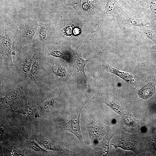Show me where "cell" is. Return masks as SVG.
Listing matches in <instances>:
<instances>
[{
	"label": "cell",
	"mask_w": 156,
	"mask_h": 156,
	"mask_svg": "<svg viewBox=\"0 0 156 156\" xmlns=\"http://www.w3.org/2000/svg\"><path fill=\"white\" fill-rule=\"evenodd\" d=\"M88 101L82 103L78 107L76 111L71 119L64 125L63 130L74 134L82 143V136L80 129V117L82 110Z\"/></svg>",
	"instance_id": "obj_1"
},
{
	"label": "cell",
	"mask_w": 156,
	"mask_h": 156,
	"mask_svg": "<svg viewBox=\"0 0 156 156\" xmlns=\"http://www.w3.org/2000/svg\"><path fill=\"white\" fill-rule=\"evenodd\" d=\"M12 46L11 40L6 30H2L0 33V53L6 65H12Z\"/></svg>",
	"instance_id": "obj_2"
},
{
	"label": "cell",
	"mask_w": 156,
	"mask_h": 156,
	"mask_svg": "<svg viewBox=\"0 0 156 156\" xmlns=\"http://www.w3.org/2000/svg\"><path fill=\"white\" fill-rule=\"evenodd\" d=\"M127 11L120 5L118 0H107L104 11V15L112 20L119 21Z\"/></svg>",
	"instance_id": "obj_3"
},
{
	"label": "cell",
	"mask_w": 156,
	"mask_h": 156,
	"mask_svg": "<svg viewBox=\"0 0 156 156\" xmlns=\"http://www.w3.org/2000/svg\"><path fill=\"white\" fill-rule=\"evenodd\" d=\"M39 26L36 23L31 22L22 27L17 35L18 44L24 45L30 42L35 35Z\"/></svg>",
	"instance_id": "obj_4"
},
{
	"label": "cell",
	"mask_w": 156,
	"mask_h": 156,
	"mask_svg": "<svg viewBox=\"0 0 156 156\" xmlns=\"http://www.w3.org/2000/svg\"><path fill=\"white\" fill-rule=\"evenodd\" d=\"M139 12L127 11L120 19V22L122 24L140 27L147 26L148 23L145 18Z\"/></svg>",
	"instance_id": "obj_5"
},
{
	"label": "cell",
	"mask_w": 156,
	"mask_h": 156,
	"mask_svg": "<svg viewBox=\"0 0 156 156\" xmlns=\"http://www.w3.org/2000/svg\"><path fill=\"white\" fill-rule=\"evenodd\" d=\"M87 130L91 144L96 145L103 135V131L101 126L93 122L88 126Z\"/></svg>",
	"instance_id": "obj_6"
},
{
	"label": "cell",
	"mask_w": 156,
	"mask_h": 156,
	"mask_svg": "<svg viewBox=\"0 0 156 156\" xmlns=\"http://www.w3.org/2000/svg\"><path fill=\"white\" fill-rule=\"evenodd\" d=\"M131 11L143 12L148 4V0H120Z\"/></svg>",
	"instance_id": "obj_7"
},
{
	"label": "cell",
	"mask_w": 156,
	"mask_h": 156,
	"mask_svg": "<svg viewBox=\"0 0 156 156\" xmlns=\"http://www.w3.org/2000/svg\"><path fill=\"white\" fill-rule=\"evenodd\" d=\"M113 135L112 134H107L96 146V151L101 155L106 156L107 154L109 142Z\"/></svg>",
	"instance_id": "obj_8"
},
{
	"label": "cell",
	"mask_w": 156,
	"mask_h": 156,
	"mask_svg": "<svg viewBox=\"0 0 156 156\" xmlns=\"http://www.w3.org/2000/svg\"><path fill=\"white\" fill-rule=\"evenodd\" d=\"M155 86L153 82L148 83L142 87L139 91L140 97L146 99L151 97L155 91Z\"/></svg>",
	"instance_id": "obj_9"
},
{
	"label": "cell",
	"mask_w": 156,
	"mask_h": 156,
	"mask_svg": "<svg viewBox=\"0 0 156 156\" xmlns=\"http://www.w3.org/2000/svg\"><path fill=\"white\" fill-rule=\"evenodd\" d=\"M104 102L113 110L120 114H122L123 112L121 107L119 106V103L113 95L108 94L105 99Z\"/></svg>",
	"instance_id": "obj_10"
},
{
	"label": "cell",
	"mask_w": 156,
	"mask_h": 156,
	"mask_svg": "<svg viewBox=\"0 0 156 156\" xmlns=\"http://www.w3.org/2000/svg\"><path fill=\"white\" fill-rule=\"evenodd\" d=\"M143 12L156 21V0H148L147 5Z\"/></svg>",
	"instance_id": "obj_11"
},
{
	"label": "cell",
	"mask_w": 156,
	"mask_h": 156,
	"mask_svg": "<svg viewBox=\"0 0 156 156\" xmlns=\"http://www.w3.org/2000/svg\"><path fill=\"white\" fill-rule=\"evenodd\" d=\"M22 87L19 86L15 88L3 98V101L1 102L5 104H8L13 102L18 97L20 91L22 90Z\"/></svg>",
	"instance_id": "obj_12"
},
{
	"label": "cell",
	"mask_w": 156,
	"mask_h": 156,
	"mask_svg": "<svg viewBox=\"0 0 156 156\" xmlns=\"http://www.w3.org/2000/svg\"><path fill=\"white\" fill-rule=\"evenodd\" d=\"M76 61L78 70L83 76L88 77L84 72V69L88 60H85L83 59L81 54L77 53L76 54Z\"/></svg>",
	"instance_id": "obj_13"
},
{
	"label": "cell",
	"mask_w": 156,
	"mask_h": 156,
	"mask_svg": "<svg viewBox=\"0 0 156 156\" xmlns=\"http://www.w3.org/2000/svg\"><path fill=\"white\" fill-rule=\"evenodd\" d=\"M49 27L46 24H42L39 26L36 31L37 38L41 41L45 40L48 35Z\"/></svg>",
	"instance_id": "obj_14"
},
{
	"label": "cell",
	"mask_w": 156,
	"mask_h": 156,
	"mask_svg": "<svg viewBox=\"0 0 156 156\" xmlns=\"http://www.w3.org/2000/svg\"><path fill=\"white\" fill-rule=\"evenodd\" d=\"M36 55L35 54H29L26 56L22 67L23 72L25 74H27L30 70Z\"/></svg>",
	"instance_id": "obj_15"
},
{
	"label": "cell",
	"mask_w": 156,
	"mask_h": 156,
	"mask_svg": "<svg viewBox=\"0 0 156 156\" xmlns=\"http://www.w3.org/2000/svg\"><path fill=\"white\" fill-rule=\"evenodd\" d=\"M113 145L116 148L120 147L125 149L132 150L135 152V148L134 145L127 140L117 141L114 142Z\"/></svg>",
	"instance_id": "obj_16"
},
{
	"label": "cell",
	"mask_w": 156,
	"mask_h": 156,
	"mask_svg": "<svg viewBox=\"0 0 156 156\" xmlns=\"http://www.w3.org/2000/svg\"><path fill=\"white\" fill-rule=\"evenodd\" d=\"M38 57L35 56L31 66L30 75L31 77L34 79L38 74L40 69V65Z\"/></svg>",
	"instance_id": "obj_17"
},
{
	"label": "cell",
	"mask_w": 156,
	"mask_h": 156,
	"mask_svg": "<svg viewBox=\"0 0 156 156\" xmlns=\"http://www.w3.org/2000/svg\"><path fill=\"white\" fill-rule=\"evenodd\" d=\"M141 28L145 35L156 44V31L148 26Z\"/></svg>",
	"instance_id": "obj_18"
},
{
	"label": "cell",
	"mask_w": 156,
	"mask_h": 156,
	"mask_svg": "<svg viewBox=\"0 0 156 156\" xmlns=\"http://www.w3.org/2000/svg\"><path fill=\"white\" fill-rule=\"evenodd\" d=\"M99 0H86V3L83 5L82 8L89 12L94 11L97 8Z\"/></svg>",
	"instance_id": "obj_19"
},
{
	"label": "cell",
	"mask_w": 156,
	"mask_h": 156,
	"mask_svg": "<svg viewBox=\"0 0 156 156\" xmlns=\"http://www.w3.org/2000/svg\"><path fill=\"white\" fill-rule=\"evenodd\" d=\"M68 5L73 8L77 14L81 13L82 9L81 0H67Z\"/></svg>",
	"instance_id": "obj_20"
},
{
	"label": "cell",
	"mask_w": 156,
	"mask_h": 156,
	"mask_svg": "<svg viewBox=\"0 0 156 156\" xmlns=\"http://www.w3.org/2000/svg\"><path fill=\"white\" fill-rule=\"evenodd\" d=\"M50 55L53 56L61 58L66 60L68 63L70 62V55L66 53L62 52L60 51L56 50L51 52Z\"/></svg>",
	"instance_id": "obj_21"
},
{
	"label": "cell",
	"mask_w": 156,
	"mask_h": 156,
	"mask_svg": "<svg viewBox=\"0 0 156 156\" xmlns=\"http://www.w3.org/2000/svg\"><path fill=\"white\" fill-rule=\"evenodd\" d=\"M57 98H52L47 100L44 104V107L46 109H49L52 108L56 103Z\"/></svg>",
	"instance_id": "obj_22"
},
{
	"label": "cell",
	"mask_w": 156,
	"mask_h": 156,
	"mask_svg": "<svg viewBox=\"0 0 156 156\" xmlns=\"http://www.w3.org/2000/svg\"><path fill=\"white\" fill-rule=\"evenodd\" d=\"M53 72L56 75L60 77H64L66 74V71L65 69L60 65H58L56 71H53Z\"/></svg>",
	"instance_id": "obj_23"
},
{
	"label": "cell",
	"mask_w": 156,
	"mask_h": 156,
	"mask_svg": "<svg viewBox=\"0 0 156 156\" xmlns=\"http://www.w3.org/2000/svg\"><path fill=\"white\" fill-rule=\"evenodd\" d=\"M73 32L75 35L78 34L80 32V30L78 28H76L74 29Z\"/></svg>",
	"instance_id": "obj_24"
}]
</instances>
